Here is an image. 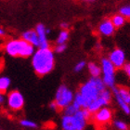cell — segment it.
Listing matches in <instances>:
<instances>
[{"mask_svg": "<svg viewBox=\"0 0 130 130\" xmlns=\"http://www.w3.org/2000/svg\"><path fill=\"white\" fill-rule=\"evenodd\" d=\"M32 67L38 75H46L54 68V54L48 48H40L35 52L32 60Z\"/></svg>", "mask_w": 130, "mask_h": 130, "instance_id": "obj_1", "label": "cell"}, {"mask_svg": "<svg viewBox=\"0 0 130 130\" xmlns=\"http://www.w3.org/2000/svg\"><path fill=\"white\" fill-rule=\"evenodd\" d=\"M90 112L87 108H81L75 114L73 115H66L61 121L62 128L65 130H82L84 129L87 121L89 119Z\"/></svg>", "mask_w": 130, "mask_h": 130, "instance_id": "obj_2", "label": "cell"}, {"mask_svg": "<svg viewBox=\"0 0 130 130\" xmlns=\"http://www.w3.org/2000/svg\"><path fill=\"white\" fill-rule=\"evenodd\" d=\"M5 49L11 57L28 58L35 53V46L23 38L8 41L6 44Z\"/></svg>", "mask_w": 130, "mask_h": 130, "instance_id": "obj_3", "label": "cell"}, {"mask_svg": "<svg viewBox=\"0 0 130 130\" xmlns=\"http://www.w3.org/2000/svg\"><path fill=\"white\" fill-rule=\"evenodd\" d=\"M104 89H105V84L102 79H100V76L99 77L92 76V78L89 81L80 87L79 93L86 99L88 106L93 100H95L100 96V92Z\"/></svg>", "mask_w": 130, "mask_h": 130, "instance_id": "obj_4", "label": "cell"}, {"mask_svg": "<svg viewBox=\"0 0 130 130\" xmlns=\"http://www.w3.org/2000/svg\"><path fill=\"white\" fill-rule=\"evenodd\" d=\"M73 99L74 98H73V94L72 93V91L67 87L61 86L57 90L55 102L57 103L59 109H64L65 107H67L69 104L73 102Z\"/></svg>", "mask_w": 130, "mask_h": 130, "instance_id": "obj_5", "label": "cell"}, {"mask_svg": "<svg viewBox=\"0 0 130 130\" xmlns=\"http://www.w3.org/2000/svg\"><path fill=\"white\" fill-rule=\"evenodd\" d=\"M101 70L103 73V82L105 86L112 87L114 85V73L115 67L110 60L103 59L101 61Z\"/></svg>", "mask_w": 130, "mask_h": 130, "instance_id": "obj_6", "label": "cell"}, {"mask_svg": "<svg viewBox=\"0 0 130 130\" xmlns=\"http://www.w3.org/2000/svg\"><path fill=\"white\" fill-rule=\"evenodd\" d=\"M111 93H110V91L104 89L100 92V96H99L95 100H93L92 102L87 106V109L91 112V113H94L98 110H100V108H102L103 106L108 105L109 102L111 101Z\"/></svg>", "mask_w": 130, "mask_h": 130, "instance_id": "obj_7", "label": "cell"}, {"mask_svg": "<svg viewBox=\"0 0 130 130\" xmlns=\"http://www.w3.org/2000/svg\"><path fill=\"white\" fill-rule=\"evenodd\" d=\"M8 104L9 108L14 111L21 110L24 105V98L22 95V93H20L17 90H14L8 94Z\"/></svg>", "mask_w": 130, "mask_h": 130, "instance_id": "obj_8", "label": "cell"}, {"mask_svg": "<svg viewBox=\"0 0 130 130\" xmlns=\"http://www.w3.org/2000/svg\"><path fill=\"white\" fill-rule=\"evenodd\" d=\"M94 113V121L99 125H105L111 119V111L107 108L102 107Z\"/></svg>", "mask_w": 130, "mask_h": 130, "instance_id": "obj_9", "label": "cell"}, {"mask_svg": "<svg viewBox=\"0 0 130 130\" xmlns=\"http://www.w3.org/2000/svg\"><path fill=\"white\" fill-rule=\"evenodd\" d=\"M109 60H111V63L114 65L115 68H121L125 65V53L121 49H114L110 55Z\"/></svg>", "mask_w": 130, "mask_h": 130, "instance_id": "obj_10", "label": "cell"}, {"mask_svg": "<svg viewBox=\"0 0 130 130\" xmlns=\"http://www.w3.org/2000/svg\"><path fill=\"white\" fill-rule=\"evenodd\" d=\"M36 32H37L38 38H39V47L42 48H46L48 47V42L46 39V35H47V31H46V27L43 24H38L35 29Z\"/></svg>", "mask_w": 130, "mask_h": 130, "instance_id": "obj_11", "label": "cell"}, {"mask_svg": "<svg viewBox=\"0 0 130 130\" xmlns=\"http://www.w3.org/2000/svg\"><path fill=\"white\" fill-rule=\"evenodd\" d=\"M114 28H115V26L113 25L112 22L110 20H107V21H104L103 22H101L99 30H100V32L101 35L109 36V35H111L113 34Z\"/></svg>", "mask_w": 130, "mask_h": 130, "instance_id": "obj_12", "label": "cell"}, {"mask_svg": "<svg viewBox=\"0 0 130 130\" xmlns=\"http://www.w3.org/2000/svg\"><path fill=\"white\" fill-rule=\"evenodd\" d=\"M22 38L32 44L34 46H39V38H38L36 31L30 30L22 34Z\"/></svg>", "mask_w": 130, "mask_h": 130, "instance_id": "obj_13", "label": "cell"}, {"mask_svg": "<svg viewBox=\"0 0 130 130\" xmlns=\"http://www.w3.org/2000/svg\"><path fill=\"white\" fill-rule=\"evenodd\" d=\"M113 93H114V96H115V98H116L117 102H118V104L120 105V107L122 108L123 111H125V113H127V114L130 113V106H129V104L125 102V100L121 98V96L119 95V93H118V91H117V88H113Z\"/></svg>", "mask_w": 130, "mask_h": 130, "instance_id": "obj_14", "label": "cell"}, {"mask_svg": "<svg viewBox=\"0 0 130 130\" xmlns=\"http://www.w3.org/2000/svg\"><path fill=\"white\" fill-rule=\"evenodd\" d=\"M80 109H81V107H80L77 103H75L73 101V103L72 102L71 104H69L67 107L64 108V114H66V115H73V114H75Z\"/></svg>", "mask_w": 130, "mask_h": 130, "instance_id": "obj_15", "label": "cell"}, {"mask_svg": "<svg viewBox=\"0 0 130 130\" xmlns=\"http://www.w3.org/2000/svg\"><path fill=\"white\" fill-rule=\"evenodd\" d=\"M88 70H89L90 73H91V75L93 77H99L100 75V73H101V71H102L99 65L93 62L88 64Z\"/></svg>", "mask_w": 130, "mask_h": 130, "instance_id": "obj_16", "label": "cell"}, {"mask_svg": "<svg viewBox=\"0 0 130 130\" xmlns=\"http://www.w3.org/2000/svg\"><path fill=\"white\" fill-rule=\"evenodd\" d=\"M10 86V80L8 77H0V92H6Z\"/></svg>", "mask_w": 130, "mask_h": 130, "instance_id": "obj_17", "label": "cell"}, {"mask_svg": "<svg viewBox=\"0 0 130 130\" xmlns=\"http://www.w3.org/2000/svg\"><path fill=\"white\" fill-rule=\"evenodd\" d=\"M73 101L75 103H77L81 108H87V102L86 99L83 97V95H81L80 93H77L73 99Z\"/></svg>", "mask_w": 130, "mask_h": 130, "instance_id": "obj_18", "label": "cell"}, {"mask_svg": "<svg viewBox=\"0 0 130 130\" xmlns=\"http://www.w3.org/2000/svg\"><path fill=\"white\" fill-rule=\"evenodd\" d=\"M117 91L119 93V95L121 96L123 100H125V102L129 104L130 102V92L127 89H125L124 87H121V88H117Z\"/></svg>", "mask_w": 130, "mask_h": 130, "instance_id": "obj_19", "label": "cell"}, {"mask_svg": "<svg viewBox=\"0 0 130 130\" xmlns=\"http://www.w3.org/2000/svg\"><path fill=\"white\" fill-rule=\"evenodd\" d=\"M111 22L113 23V25L115 27H121L125 23V17L121 15H115V16L111 19Z\"/></svg>", "mask_w": 130, "mask_h": 130, "instance_id": "obj_20", "label": "cell"}, {"mask_svg": "<svg viewBox=\"0 0 130 130\" xmlns=\"http://www.w3.org/2000/svg\"><path fill=\"white\" fill-rule=\"evenodd\" d=\"M69 38V32L67 30H63L59 34V36L57 38V44H65V42Z\"/></svg>", "mask_w": 130, "mask_h": 130, "instance_id": "obj_21", "label": "cell"}, {"mask_svg": "<svg viewBox=\"0 0 130 130\" xmlns=\"http://www.w3.org/2000/svg\"><path fill=\"white\" fill-rule=\"evenodd\" d=\"M21 125H22V126L27 127V128H36L37 127L36 124H35V122L31 121V120H22V122H21Z\"/></svg>", "mask_w": 130, "mask_h": 130, "instance_id": "obj_22", "label": "cell"}, {"mask_svg": "<svg viewBox=\"0 0 130 130\" xmlns=\"http://www.w3.org/2000/svg\"><path fill=\"white\" fill-rule=\"evenodd\" d=\"M120 12H121V14H122L124 17L130 18V6H126V7L122 8L121 10H120Z\"/></svg>", "mask_w": 130, "mask_h": 130, "instance_id": "obj_23", "label": "cell"}, {"mask_svg": "<svg viewBox=\"0 0 130 130\" xmlns=\"http://www.w3.org/2000/svg\"><path fill=\"white\" fill-rule=\"evenodd\" d=\"M114 125H115V127L118 128V129H121V130L127 129V125H125V123L121 122V121H116V122L114 123Z\"/></svg>", "mask_w": 130, "mask_h": 130, "instance_id": "obj_24", "label": "cell"}, {"mask_svg": "<svg viewBox=\"0 0 130 130\" xmlns=\"http://www.w3.org/2000/svg\"><path fill=\"white\" fill-rule=\"evenodd\" d=\"M66 49V45L65 44H58V46L55 47V50L57 53H62Z\"/></svg>", "mask_w": 130, "mask_h": 130, "instance_id": "obj_25", "label": "cell"}, {"mask_svg": "<svg viewBox=\"0 0 130 130\" xmlns=\"http://www.w3.org/2000/svg\"><path fill=\"white\" fill-rule=\"evenodd\" d=\"M85 66H86V62L85 61H80V62H78L75 65L74 70H75V72H80V71H82L84 69Z\"/></svg>", "mask_w": 130, "mask_h": 130, "instance_id": "obj_26", "label": "cell"}, {"mask_svg": "<svg viewBox=\"0 0 130 130\" xmlns=\"http://www.w3.org/2000/svg\"><path fill=\"white\" fill-rule=\"evenodd\" d=\"M124 69H125V72L126 73V74L130 77V63L124 65Z\"/></svg>", "mask_w": 130, "mask_h": 130, "instance_id": "obj_27", "label": "cell"}, {"mask_svg": "<svg viewBox=\"0 0 130 130\" xmlns=\"http://www.w3.org/2000/svg\"><path fill=\"white\" fill-rule=\"evenodd\" d=\"M50 108L52 109V110H57V109H59L58 108V105H57V103L55 102H52V103H50Z\"/></svg>", "mask_w": 130, "mask_h": 130, "instance_id": "obj_28", "label": "cell"}, {"mask_svg": "<svg viewBox=\"0 0 130 130\" xmlns=\"http://www.w3.org/2000/svg\"><path fill=\"white\" fill-rule=\"evenodd\" d=\"M60 27L62 28L63 30H67V28L69 27V25H68V23H65V22H62V23L60 24Z\"/></svg>", "mask_w": 130, "mask_h": 130, "instance_id": "obj_29", "label": "cell"}, {"mask_svg": "<svg viewBox=\"0 0 130 130\" xmlns=\"http://www.w3.org/2000/svg\"><path fill=\"white\" fill-rule=\"evenodd\" d=\"M3 101H4V96L2 92H0V103H3Z\"/></svg>", "mask_w": 130, "mask_h": 130, "instance_id": "obj_30", "label": "cell"}, {"mask_svg": "<svg viewBox=\"0 0 130 130\" xmlns=\"http://www.w3.org/2000/svg\"><path fill=\"white\" fill-rule=\"evenodd\" d=\"M4 35H5V31L3 30L2 28H0V36H3Z\"/></svg>", "mask_w": 130, "mask_h": 130, "instance_id": "obj_31", "label": "cell"}, {"mask_svg": "<svg viewBox=\"0 0 130 130\" xmlns=\"http://www.w3.org/2000/svg\"><path fill=\"white\" fill-rule=\"evenodd\" d=\"M85 1H87V2H92V1H95V0H85Z\"/></svg>", "mask_w": 130, "mask_h": 130, "instance_id": "obj_32", "label": "cell"}, {"mask_svg": "<svg viewBox=\"0 0 130 130\" xmlns=\"http://www.w3.org/2000/svg\"><path fill=\"white\" fill-rule=\"evenodd\" d=\"M129 106H130V102H129Z\"/></svg>", "mask_w": 130, "mask_h": 130, "instance_id": "obj_33", "label": "cell"}]
</instances>
